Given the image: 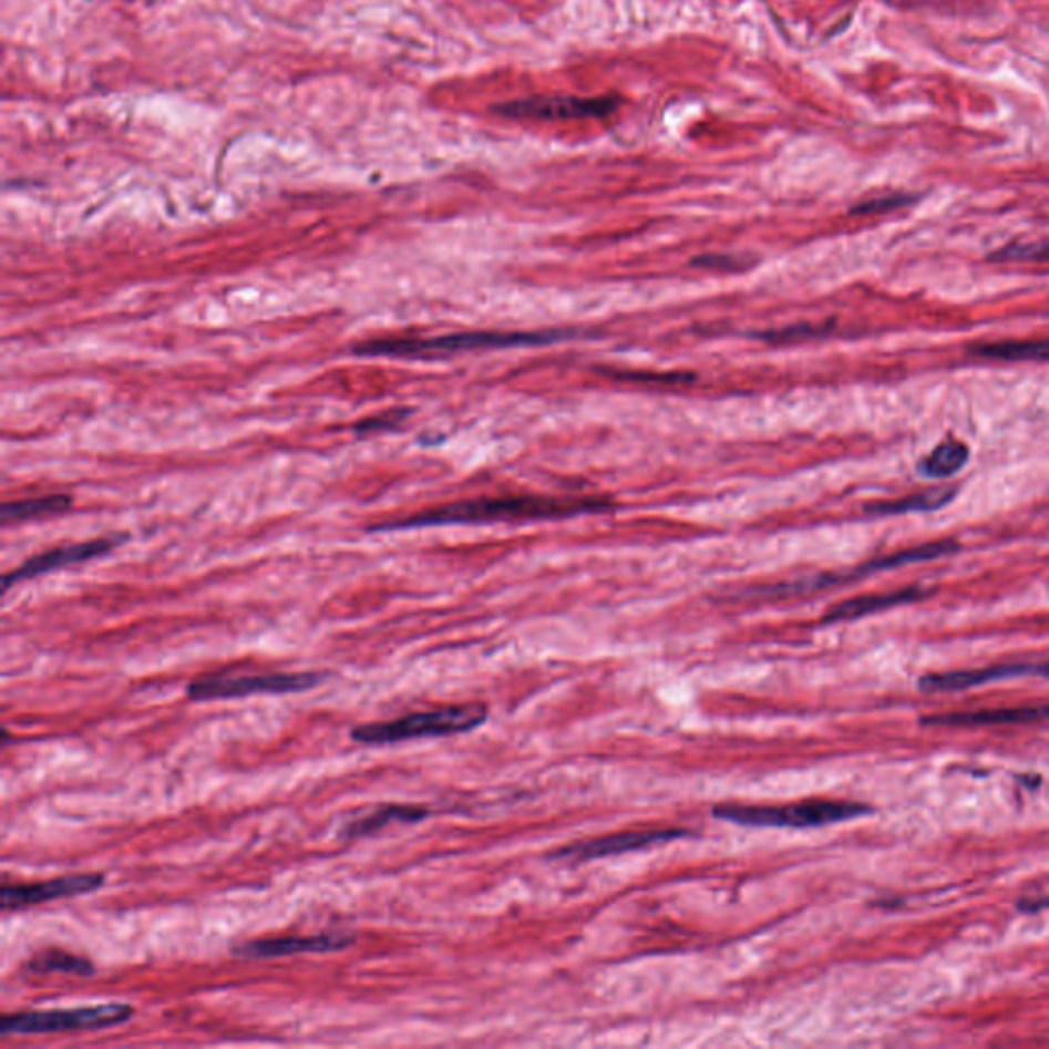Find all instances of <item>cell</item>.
<instances>
[{
  "instance_id": "e0dca14e",
  "label": "cell",
  "mask_w": 1049,
  "mask_h": 1049,
  "mask_svg": "<svg viewBox=\"0 0 1049 1049\" xmlns=\"http://www.w3.org/2000/svg\"><path fill=\"white\" fill-rule=\"evenodd\" d=\"M969 450L966 443L957 439H945L935 450L928 453L927 457L921 460L918 464V474L927 480H947L961 472V467L968 464Z\"/></svg>"
},
{
  "instance_id": "5b68a950",
  "label": "cell",
  "mask_w": 1049,
  "mask_h": 1049,
  "mask_svg": "<svg viewBox=\"0 0 1049 1049\" xmlns=\"http://www.w3.org/2000/svg\"><path fill=\"white\" fill-rule=\"evenodd\" d=\"M136 1009L127 1002H105L76 1009L29 1010L2 1015V1036H48L72 1031H101L132 1021Z\"/></svg>"
},
{
  "instance_id": "2e32d148",
  "label": "cell",
  "mask_w": 1049,
  "mask_h": 1049,
  "mask_svg": "<svg viewBox=\"0 0 1049 1049\" xmlns=\"http://www.w3.org/2000/svg\"><path fill=\"white\" fill-rule=\"evenodd\" d=\"M957 494V488L952 484L935 486L928 491L916 492L904 498L887 501V503H875L867 506V511L873 515H906V513H930L945 505H949Z\"/></svg>"
},
{
  "instance_id": "9a60e30c",
  "label": "cell",
  "mask_w": 1049,
  "mask_h": 1049,
  "mask_svg": "<svg viewBox=\"0 0 1049 1049\" xmlns=\"http://www.w3.org/2000/svg\"><path fill=\"white\" fill-rule=\"evenodd\" d=\"M431 816V810L424 805L412 804H383L376 810H371L363 816L354 817L344 829L342 836L344 839H359V836H371L376 832L383 831L390 824H416L423 822L424 817Z\"/></svg>"
},
{
  "instance_id": "8fae6325",
  "label": "cell",
  "mask_w": 1049,
  "mask_h": 1049,
  "mask_svg": "<svg viewBox=\"0 0 1049 1049\" xmlns=\"http://www.w3.org/2000/svg\"><path fill=\"white\" fill-rule=\"evenodd\" d=\"M687 834H689V832L681 831V829L619 832V834L600 836V839H595V841H586V843H574V845L564 846V849H559L558 853H554L552 857L574 858V861L611 857V855H621V853H629V851H641V849L660 845V843H668V841H677V839H682V836H687Z\"/></svg>"
},
{
  "instance_id": "30bf717a",
  "label": "cell",
  "mask_w": 1049,
  "mask_h": 1049,
  "mask_svg": "<svg viewBox=\"0 0 1049 1049\" xmlns=\"http://www.w3.org/2000/svg\"><path fill=\"white\" fill-rule=\"evenodd\" d=\"M122 542L123 537L122 539H120V537H103V539H93V542H84V544L58 547V549H52V552L33 556V558H29L28 562H23L13 573L4 574L2 588L9 590V588L17 585V583L31 580V578L41 576V574L55 573V570L69 568V566H74V564H82V562H89V559L105 556V554H110L111 549H115Z\"/></svg>"
},
{
  "instance_id": "7c38bea8",
  "label": "cell",
  "mask_w": 1049,
  "mask_h": 1049,
  "mask_svg": "<svg viewBox=\"0 0 1049 1049\" xmlns=\"http://www.w3.org/2000/svg\"><path fill=\"white\" fill-rule=\"evenodd\" d=\"M1036 720H1049V706L1037 708L981 709V711H954L925 716L921 723L925 726H947V728H974V726H1010V723H1031Z\"/></svg>"
},
{
  "instance_id": "8992f818",
  "label": "cell",
  "mask_w": 1049,
  "mask_h": 1049,
  "mask_svg": "<svg viewBox=\"0 0 1049 1049\" xmlns=\"http://www.w3.org/2000/svg\"><path fill=\"white\" fill-rule=\"evenodd\" d=\"M327 672H267V675H212L187 685L185 696L195 703L243 699L255 696H289L306 693L327 681Z\"/></svg>"
},
{
  "instance_id": "7402d4cb",
  "label": "cell",
  "mask_w": 1049,
  "mask_h": 1049,
  "mask_svg": "<svg viewBox=\"0 0 1049 1049\" xmlns=\"http://www.w3.org/2000/svg\"><path fill=\"white\" fill-rule=\"evenodd\" d=\"M691 263L708 271L742 272L752 267V263L738 255H703Z\"/></svg>"
},
{
  "instance_id": "9c48e42d",
  "label": "cell",
  "mask_w": 1049,
  "mask_h": 1049,
  "mask_svg": "<svg viewBox=\"0 0 1049 1049\" xmlns=\"http://www.w3.org/2000/svg\"><path fill=\"white\" fill-rule=\"evenodd\" d=\"M351 933H320L310 937H281V939H253L236 943L230 954L240 959H277L304 954H330L342 952L354 945Z\"/></svg>"
},
{
  "instance_id": "7a4b0ae2",
  "label": "cell",
  "mask_w": 1049,
  "mask_h": 1049,
  "mask_svg": "<svg viewBox=\"0 0 1049 1049\" xmlns=\"http://www.w3.org/2000/svg\"><path fill=\"white\" fill-rule=\"evenodd\" d=\"M585 335L583 330L556 328V330H527V332H460L435 339H382L354 344L353 353L361 357H395V359H431L441 354L486 351V349H511V347H539L554 342L573 341Z\"/></svg>"
},
{
  "instance_id": "d6986e66",
  "label": "cell",
  "mask_w": 1049,
  "mask_h": 1049,
  "mask_svg": "<svg viewBox=\"0 0 1049 1049\" xmlns=\"http://www.w3.org/2000/svg\"><path fill=\"white\" fill-rule=\"evenodd\" d=\"M25 969L38 976H48V974H69V976H81V978H91L95 976V964L82 955L69 954L62 949H45L38 955H33L25 964Z\"/></svg>"
},
{
  "instance_id": "cb8c5ba5",
  "label": "cell",
  "mask_w": 1049,
  "mask_h": 1049,
  "mask_svg": "<svg viewBox=\"0 0 1049 1049\" xmlns=\"http://www.w3.org/2000/svg\"><path fill=\"white\" fill-rule=\"evenodd\" d=\"M906 202H911V199H906L904 195L884 197V199H875V202L857 205V207L853 209V214H880V212H889V209L899 207V205H904Z\"/></svg>"
},
{
  "instance_id": "5bb4252c",
  "label": "cell",
  "mask_w": 1049,
  "mask_h": 1049,
  "mask_svg": "<svg viewBox=\"0 0 1049 1049\" xmlns=\"http://www.w3.org/2000/svg\"><path fill=\"white\" fill-rule=\"evenodd\" d=\"M927 595H930V590H927V588L908 586V588L894 590V593H882V595H867V597L843 600V603H839V605L832 607L831 611L824 617V621H826V624L851 621V619H858V617H867V615L886 611V609L898 607V605H906V603L925 599Z\"/></svg>"
},
{
  "instance_id": "484cf974",
  "label": "cell",
  "mask_w": 1049,
  "mask_h": 1049,
  "mask_svg": "<svg viewBox=\"0 0 1049 1049\" xmlns=\"http://www.w3.org/2000/svg\"><path fill=\"white\" fill-rule=\"evenodd\" d=\"M1027 670H1029V677H1043V679H1049V662L1027 665Z\"/></svg>"
},
{
  "instance_id": "4fadbf2b",
  "label": "cell",
  "mask_w": 1049,
  "mask_h": 1049,
  "mask_svg": "<svg viewBox=\"0 0 1049 1049\" xmlns=\"http://www.w3.org/2000/svg\"><path fill=\"white\" fill-rule=\"evenodd\" d=\"M1027 677V665H996V667L971 668L943 675H927L918 681L921 691L925 693H949V691H966L986 682L1005 681Z\"/></svg>"
},
{
  "instance_id": "6da1fadb",
  "label": "cell",
  "mask_w": 1049,
  "mask_h": 1049,
  "mask_svg": "<svg viewBox=\"0 0 1049 1049\" xmlns=\"http://www.w3.org/2000/svg\"><path fill=\"white\" fill-rule=\"evenodd\" d=\"M614 503L607 498H556V496H503V498H476L453 505L439 506L416 513L402 521H392L371 527L373 532H394L412 527L433 525H457V523H517V521H558L578 515H593L611 511Z\"/></svg>"
},
{
  "instance_id": "44dd1931",
  "label": "cell",
  "mask_w": 1049,
  "mask_h": 1049,
  "mask_svg": "<svg viewBox=\"0 0 1049 1049\" xmlns=\"http://www.w3.org/2000/svg\"><path fill=\"white\" fill-rule=\"evenodd\" d=\"M831 328L829 327H816V325H795V327H785V328H775V330H764L759 335L761 341L775 342V344H783V342H802L810 341V339H820L824 335H829Z\"/></svg>"
},
{
  "instance_id": "d4e9b609",
  "label": "cell",
  "mask_w": 1049,
  "mask_h": 1049,
  "mask_svg": "<svg viewBox=\"0 0 1049 1049\" xmlns=\"http://www.w3.org/2000/svg\"><path fill=\"white\" fill-rule=\"evenodd\" d=\"M1048 906L1049 898L1036 899V902H1027V899H1022L1021 904H1019V908H1021L1022 913H1037V911H1041V908H1048Z\"/></svg>"
},
{
  "instance_id": "ffe728a7",
  "label": "cell",
  "mask_w": 1049,
  "mask_h": 1049,
  "mask_svg": "<svg viewBox=\"0 0 1049 1049\" xmlns=\"http://www.w3.org/2000/svg\"><path fill=\"white\" fill-rule=\"evenodd\" d=\"M72 505V498L69 494H50L41 498H29V501H19V503H7L2 506V523H23L31 518L50 517L69 511Z\"/></svg>"
},
{
  "instance_id": "ac0fdd59",
  "label": "cell",
  "mask_w": 1049,
  "mask_h": 1049,
  "mask_svg": "<svg viewBox=\"0 0 1049 1049\" xmlns=\"http://www.w3.org/2000/svg\"><path fill=\"white\" fill-rule=\"evenodd\" d=\"M968 353L995 361H1049V339L978 342L969 347Z\"/></svg>"
},
{
  "instance_id": "3957f363",
  "label": "cell",
  "mask_w": 1049,
  "mask_h": 1049,
  "mask_svg": "<svg viewBox=\"0 0 1049 1049\" xmlns=\"http://www.w3.org/2000/svg\"><path fill=\"white\" fill-rule=\"evenodd\" d=\"M488 708L484 703H465L451 708L412 711L388 722H371L354 726L351 740L366 747H385L409 742L419 738L453 737L476 730L486 722Z\"/></svg>"
},
{
  "instance_id": "277c9868",
  "label": "cell",
  "mask_w": 1049,
  "mask_h": 1049,
  "mask_svg": "<svg viewBox=\"0 0 1049 1049\" xmlns=\"http://www.w3.org/2000/svg\"><path fill=\"white\" fill-rule=\"evenodd\" d=\"M865 814H872L870 805L832 800H808L788 805L722 804L711 810V816L718 820L757 829H817Z\"/></svg>"
},
{
  "instance_id": "603a6c76",
  "label": "cell",
  "mask_w": 1049,
  "mask_h": 1049,
  "mask_svg": "<svg viewBox=\"0 0 1049 1049\" xmlns=\"http://www.w3.org/2000/svg\"><path fill=\"white\" fill-rule=\"evenodd\" d=\"M409 414V410H394V412H388V414H382L378 419H369L366 423L357 424V431L359 433H369V431H382V429H394L395 424L402 423L404 416Z\"/></svg>"
},
{
  "instance_id": "52a82bcc",
  "label": "cell",
  "mask_w": 1049,
  "mask_h": 1049,
  "mask_svg": "<svg viewBox=\"0 0 1049 1049\" xmlns=\"http://www.w3.org/2000/svg\"><path fill=\"white\" fill-rule=\"evenodd\" d=\"M621 107V99L605 96H527L494 105L492 111L506 120L533 122H570V120H603Z\"/></svg>"
},
{
  "instance_id": "ba28073f",
  "label": "cell",
  "mask_w": 1049,
  "mask_h": 1049,
  "mask_svg": "<svg viewBox=\"0 0 1049 1049\" xmlns=\"http://www.w3.org/2000/svg\"><path fill=\"white\" fill-rule=\"evenodd\" d=\"M105 884L103 873H74V875H62L48 882H38V884H14V886H2L0 889V906L4 913L11 911H23L31 906L48 904L54 899L76 898L84 894H93L101 889Z\"/></svg>"
}]
</instances>
